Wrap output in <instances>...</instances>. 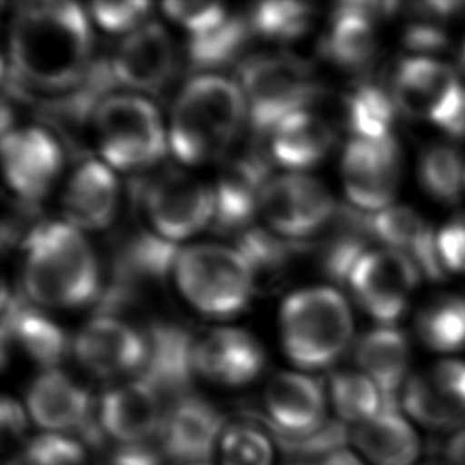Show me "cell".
Masks as SVG:
<instances>
[{
    "label": "cell",
    "mask_w": 465,
    "mask_h": 465,
    "mask_svg": "<svg viewBox=\"0 0 465 465\" xmlns=\"http://www.w3.org/2000/svg\"><path fill=\"white\" fill-rule=\"evenodd\" d=\"M409 340L394 326H378L359 340L356 362L381 391L386 403H397L410 373Z\"/></svg>",
    "instance_id": "4316f807"
},
{
    "label": "cell",
    "mask_w": 465,
    "mask_h": 465,
    "mask_svg": "<svg viewBox=\"0 0 465 465\" xmlns=\"http://www.w3.org/2000/svg\"><path fill=\"white\" fill-rule=\"evenodd\" d=\"M259 210L269 226L284 237L313 235L337 213L327 189L302 173L271 178L261 194Z\"/></svg>",
    "instance_id": "4fadbf2b"
},
{
    "label": "cell",
    "mask_w": 465,
    "mask_h": 465,
    "mask_svg": "<svg viewBox=\"0 0 465 465\" xmlns=\"http://www.w3.org/2000/svg\"><path fill=\"white\" fill-rule=\"evenodd\" d=\"M267 183L269 169L259 153H245L232 159L214 191V220L226 229L243 226L259 208L261 194Z\"/></svg>",
    "instance_id": "83f0119b"
},
{
    "label": "cell",
    "mask_w": 465,
    "mask_h": 465,
    "mask_svg": "<svg viewBox=\"0 0 465 465\" xmlns=\"http://www.w3.org/2000/svg\"><path fill=\"white\" fill-rule=\"evenodd\" d=\"M10 57L16 76L38 89H69L89 72L91 29L72 2H31L13 16Z\"/></svg>",
    "instance_id": "6da1fadb"
},
{
    "label": "cell",
    "mask_w": 465,
    "mask_h": 465,
    "mask_svg": "<svg viewBox=\"0 0 465 465\" xmlns=\"http://www.w3.org/2000/svg\"><path fill=\"white\" fill-rule=\"evenodd\" d=\"M288 358L301 369H326L339 361L352 339V316L345 299L326 286L288 297L280 314Z\"/></svg>",
    "instance_id": "277c9868"
},
{
    "label": "cell",
    "mask_w": 465,
    "mask_h": 465,
    "mask_svg": "<svg viewBox=\"0 0 465 465\" xmlns=\"http://www.w3.org/2000/svg\"><path fill=\"white\" fill-rule=\"evenodd\" d=\"M448 465H465V426L454 430L445 445Z\"/></svg>",
    "instance_id": "7dc6e473"
},
{
    "label": "cell",
    "mask_w": 465,
    "mask_h": 465,
    "mask_svg": "<svg viewBox=\"0 0 465 465\" xmlns=\"http://www.w3.org/2000/svg\"><path fill=\"white\" fill-rule=\"evenodd\" d=\"M224 418L201 397L186 396L167 409L159 429L165 458L178 464L210 460Z\"/></svg>",
    "instance_id": "d6986e66"
},
{
    "label": "cell",
    "mask_w": 465,
    "mask_h": 465,
    "mask_svg": "<svg viewBox=\"0 0 465 465\" xmlns=\"http://www.w3.org/2000/svg\"><path fill=\"white\" fill-rule=\"evenodd\" d=\"M2 161L10 188L25 201H37L56 182L63 152L44 129L21 127L4 133Z\"/></svg>",
    "instance_id": "9a60e30c"
},
{
    "label": "cell",
    "mask_w": 465,
    "mask_h": 465,
    "mask_svg": "<svg viewBox=\"0 0 465 465\" xmlns=\"http://www.w3.org/2000/svg\"><path fill=\"white\" fill-rule=\"evenodd\" d=\"M143 202L157 235L172 243L195 235L216 213L214 191L180 170H167L153 178Z\"/></svg>",
    "instance_id": "9c48e42d"
},
{
    "label": "cell",
    "mask_w": 465,
    "mask_h": 465,
    "mask_svg": "<svg viewBox=\"0 0 465 465\" xmlns=\"http://www.w3.org/2000/svg\"><path fill=\"white\" fill-rule=\"evenodd\" d=\"M441 131L447 134L450 139H465V75L460 102H458V105L454 108L453 114H451L450 120L447 121V124L441 127Z\"/></svg>",
    "instance_id": "bcb514c9"
},
{
    "label": "cell",
    "mask_w": 465,
    "mask_h": 465,
    "mask_svg": "<svg viewBox=\"0 0 465 465\" xmlns=\"http://www.w3.org/2000/svg\"><path fill=\"white\" fill-rule=\"evenodd\" d=\"M104 465H163V462L145 445H123L108 456Z\"/></svg>",
    "instance_id": "f6af8a7d"
},
{
    "label": "cell",
    "mask_w": 465,
    "mask_h": 465,
    "mask_svg": "<svg viewBox=\"0 0 465 465\" xmlns=\"http://www.w3.org/2000/svg\"><path fill=\"white\" fill-rule=\"evenodd\" d=\"M148 356L139 378L156 391L163 402L186 397L194 381L195 341L186 331L157 324L146 337Z\"/></svg>",
    "instance_id": "44dd1931"
},
{
    "label": "cell",
    "mask_w": 465,
    "mask_h": 465,
    "mask_svg": "<svg viewBox=\"0 0 465 465\" xmlns=\"http://www.w3.org/2000/svg\"><path fill=\"white\" fill-rule=\"evenodd\" d=\"M148 8V2H95L91 4V15L105 31L133 32L143 25Z\"/></svg>",
    "instance_id": "b9f144b4"
},
{
    "label": "cell",
    "mask_w": 465,
    "mask_h": 465,
    "mask_svg": "<svg viewBox=\"0 0 465 465\" xmlns=\"http://www.w3.org/2000/svg\"><path fill=\"white\" fill-rule=\"evenodd\" d=\"M329 226L321 254L322 267L335 282L348 283L352 269L371 252L369 246L375 240L371 216L361 213L358 208H337Z\"/></svg>",
    "instance_id": "4dcf8cb0"
},
{
    "label": "cell",
    "mask_w": 465,
    "mask_h": 465,
    "mask_svg": "<svg viewBox=\"0 0 465 465\" xmlns=\"http://www.w3.org/2000/svg\"><path fill=\"white\" fill-rule=\"evenodd\" d=\"M175 280L183 296L208 316L227 318L245 309L254 290V272L237 248L195 245L178 252Z\"/></svg>",
    "instance_id": "5b68a950"
},
{
    "label": "cell",
    "mask_w": 465,
    "mask_h": 465,
    "mask_svg": "<svg viewBox=\"0 0 465 465\" xmlns=\"http://www.w3.org/2000/svg\"><path fill=\"white\" fill-rule=\"evenodd\" d=\"M16 341L29 358L38 365L53 369L69 351V341L63 329L45 314L27 307L25 303H8L4 297V324L2 343L5 350L8 343Z\"/></svg>",
    "instance_id": "f1b7e54d"
},
{
    "label": "cell",
    "mask_w": 465,
    "mask_h": 465,
    "mask_svg": "<svg viewBox=\"0 0 465 465\" xmlns=\"http://www.w3.org/2000/svg\"><path fill=\"white\" fill-rule=\"evenodd\" d=\"M224 465H271L272 447L267 437L252 426L235 424L221 443Z\"/></svg>",
    "instance_id": "ab89813d"
},
{
    "label": "cell",
    "mask_w": 465,
    "mask_h": 465,
    "mask_svg": "<svg viewBox=\"0 0 465 465\" xmlns=\"http://www.w3.org/2000/svg\"><path fill=\"white\" fill-rule=\"evenodd\" d=\"M396 4H343L333 13L324 51L341 69L364 70L378 53V19L396 12Z\"/></svg>",
    "instance_id": "cb8c5ba5"
},
{
    "label": "cell",
    "mask_w": 465,
    "mask_h": 465,
    "mask_svg": "<svg viewBox=\"0 0 465 465\" xmlns=\"http://www.w3.org/2000/svg\"><path fill=\"white\" fill-rule=\"evenodd\" d=\"M351 441L371 465H418L421 439L399 403H384L369 421L351 429Z\"/></svg>",
    "instance_id": "d4e9b609"
},
{
    "label": "cell",
    "mask_w": 465,
    "mask_h": 465,
    "mask_svg": "<svg viewBox=\"0 0 465 465\" xmlns=\"http://www.w3.org/2000/svg\"><path fill=\"white\" fill-rule=\"evenodd\" d=\"M118 183L108 165L86 161L76 167L64 191V216L78 231H97L114 220Z\"/></svg>",
    "instance_id": "484cf974"
},
{
    "label": "cell",
    "mask_w": 465,
    "mask_h": 465,
    "mask_svg": "<svg viewBox=\"0 0 465 465\" xmlns=\"http://www.w3.org/2000/svg\"><path fill=\"white\" fill-rule=\"evenodd\" d=\"M415 329L422 345L440 354L465 348V297L439 294L416 314Z\"/></svg>",
    "instance_id": "d6a6232c"
},
{
    "label": "cell",
    "mask_w": 465,
    "mask_h": 465,
    "mask_svg": "<svg viewBox=\"0 0 465 465\" xmlns=\"http://www.w3.org/2000/svg\"><path fill=\"white\" fill-rule=\"evenodd\" d=\"M312 8L299 2H264L252 8L254 31L272 40H294L307 31Z\"/></svg>",
    "instance_id": "74e56055"
},
{
    "label": "cell",
    "mask_w": 465,
    "mask_h": 465,
    "mask_svg": "<svg viewBox=\"0 0 465 465\" xmlns=\"http://www.w3.org/2000/svg\"><path fill=\"white\" fill-rule=\"evenodd\" d=\"M163 10L175 23L183 25L191 37L212 31L229 18L220 4L207 2H167L163 4Z\"/></svg>",
    "instance_id": "60d3db41"
},
{
    "label": "cell",
    "mask_w": 465,
    "mask_h": 465,
    "mask_svg": "<svg viewBox=\"0 0 465 465\" xmlns=\"http://www.w3.org/2000/svg\"><path fill=\"white\" fill-rule=\"evenodd\" d=\"M401 407L411 421L430 430L454 432L465 426V361L441 359L411 373Z\"/></svg>",
    "instance_id": "7c38bea8"
},
{
    "label": "cell",
    "mask_w": 465,
    "mask_h": 465,
    "mask_svg": "<svg viewBox=\"0 0 465 465\" xmlns=\"http://www.w3.org/2000/svg\"><path fill=\"white\" fill-rule=\"evenodd\" d=\"M76 358L99 378L126 377L142 371L148 356L145 337L114 316L89 321L75 340Z\"/></svg>",
    "instance_id": "e0dca14e"
},
{
    "label": "cell",
    "mask_w": 465,
    "mask_h": 465,
    "mask_svg": "<svg viewBox=\"0 0 465 465\" xmlns=\"http://www.w3.org/2000/svg\"><path fill=\"white\" fill-rule=\"evenodd\" d=\"M421 278L405 256L378 248L359 259L348 284L365 313L380 326H394L409 307Z\"/></svg>",
    "instance_id": "30bf717a"
},
{
    "label": "cell",
    "mask_w": 465,
    "mask_h": 465,
    "mask_svg": "<svg viewBox=\"0 0 465 465\" xmlns=\"http://www.w3.org/2000/svg\"><path fill=\"white\" fill-rule=\"evenodd\" d=\"M296 465H305V464H296Z\"/></svg>",
    "instance_id": "816d5d0a"
},
{
    "label": "cell",
    "mask_w": 465,
    "mask_h": 465,
    "mask_svg": "<svg viewBox=\"0 0 465 465\" xmlns=\"http://www.w3.org/2000/svg\"><path fill=\"white\" fill-rule=\"evenodd\" d=\"M175 65V46L169 32L152 21L129 32L110 64L116 83L150 94L169 84Z\"/></svg>",
    "instance_id": "ac0fdd59"
},
{
    "label": "cell",
    "mask_w": 465,
    "mask_h": 465,
    "mask_svg": "<svg viewBox=\"0 0 465 465\" xmlns=\"http://www.w3.org/2000/svg\"><path fill=\"white\" fill-rule=\"evenodd\" d=\"M346 126L354 134V139H386L394 137L396 102L391 86L381 83L362 82L346 95L343 104Z\"/></svg>",
    "instance_id": "1f68e13d"
},
{
    "label": "cell",
    "mask_w": 465,
    "mask_h": 465,
    "mask_svg": "<svg viewBox=\"0 0 465 465\" xmlns=\"http://www.w3.org/2000/svg\"><path fill=\"white\" fill-rule=\"evenodd\" d=\"M252 25L243 19L229 18L212 31L194 35L189 42V61L195 70L214 69L239 56L250 35Z\"/></svg>",
    "instance_id": "8d00e7d4"
},
{
    "label": "cell",
    "mask_w": 465,
    "mask_h": 465,
    "mask_svg": "<svg viewBox=\"0 0 465 465\" xmlns=\"http://www.w3.org/2000/svg\"><path fill=\"white\" fill-rule=\"evenodd\" d=\"M240 75L248 116L259 133H273L288 116L307 110L316 97L309 70L294 57H252L242 65Z\"/></svg>",
    "instance_id": "52a82bcc"
},
{
    "label": "cell",
    "mask_w": 465,
    "mask_h": 465,
    "mask_svg": "<svg viewBox=\"0 0 465 465\" xmlns=\"http://www.w3.org/2000/svg\"><path fill=\"white\" fill-rule=\"evenodd\" d=\"M329 394L340 421L352 424V428L369 421L386 403L377 384L362 371H339L332 375Z\"/></svg>",
    "instance_id": "d590c367"
},
{
    "label": "cell",
    "mask_w": 465,
    "mask_h": 465,
    "mask_svg": "<svg viewBox=\"0 0 465 465\" xmlns=\"http://www.w3.org/2000/svg\"><path fill=\"white\" fill-rule=\"evenodd\" d=\"M335 134L320 114L302 110L273 129L272 156L288 169H309L331 152Z\"/></svg>",
    "instance_id": "f546056e"
},
{
    "label": "cell",
    "mask_w": 465,
    "mask_h": 465,
    "mask_svg": "<svg viewBox=\"0 0 465 465\" xmlns=\"http://www.w3.org/2000/svg\"><path fill=\"white\" fill-rule=\"evenodd\" d=\"M422 191L443 205H454L465 193L464 154L450 142L430 143L418 159Z\"/></svg>",
    "instance_id": "836d02e7"
},
{
    "label": "cell",
    "mask_w": 465,
    "mask_h": 465,
    "mask_svg": "<svg viewBox=\"0 0 465 465\" xmlns=\"http://www.w3.org/2000/svg\"><path fill=\"white\" fill-rule=\"evenodd\" d=\"M163 401L150 384L137 378L105 392L97 405L104 434L123 445H142L159 434L163 424Z\"/></svg>",
    "instance_id": "ffe728a7"
},
{
    "label": "cell",
    "mask_w": 465,
    "mask_h": 465,
    "mask_svg": "<svg viewBox=\"0 0 465 465\" xmlns=\"http://www.w3.org/2000/svg\"><path fill=\"white\" fill-rule=\"evenodd\" d=\"M465 4L428 2L407 13L402 40L413 56L435 57L450 44L448 23L462 13Z\"/></svg>",
    "instance_id": "e575fe53"
},
{
    "label": "cell",
    "mask_w": 465,
    "mask_h": 465,
    "mask_svg": "<svg viewBox=\"0 0 465 465\" xmlns=\"http://www.w3.org/2000/svg\"><path fill=\"white\" fill-rule=\"evenodd\" d=\"M83 443L64 434L40 435L29 441L6 465H84Z\"/></svg>",
    "instance_id": "f35d334b"
},
{
    "label": "cell",
    "mask_w": 465,
    "mask_h": 465,
    "mask_svg": "<svg viewBox=\"0 0 465 465\" xmlns=\"http://www.w3.org/2000/svg\"><path fill=\"white\" fill-rule=\"evenodd\" d=\"M314 465H365V462L359 458L358 454L341 448L339 451H333L326 458L318 460Z\"/></svg>",
    "instance_id": "c3c4849f"
},
{
    "label": "cell",
    "mask_w": 465,
    "mask_h": 465,
    "mask_svg": "<svg viewBox=\"0 0 465 465\" xmlns=\"http://www.w3.org/2000/svg\"><path fill=\"white\" fill-rule=\"evenodd\" d=\"M94 134L114 169H143L165 153L163 121L152 102L137 94L108 95L94 110Z\"/></svg>",
    "instance_id": "8992f818"
},
{
    "label": "cell",
    "mask_w": 465,
    "mask_h": 465,
    "mask_svg": "<svg viewBox=\"0 0 465 465\" xmlns=\"http://www.w3.org/2000/svg\"><path fill=\"white\" fill-rule=\"evenodd\" d=\"M375 240L383 248L402 254L415 265L422 278L441 282L447 269L441 264L439 242L434 229L413 208L391 205L371 216Z\"/></svg>",
    "instance_id": "7402d4cb"
},
{
    "label": "cell",
    "mask_w": 465,
    "mask_h": 465,
    "mask_svg": "<svg viewBox=\"0 0 465 465\" xmlns=\"http://www.w3.org/2000/svg\"><path fill=\"white\" fill-rule=\"evenodd\" d=\"M25 286L32 301L75 309L91 302L99 290L94 254L76 227L51 223L25 240Z\"/></svg>",
    "instance_id": "3957f363"
},
{
    "label": "cell",
    "mask_w": 465,
    "mask_h": 465,
    "mask_svg": "<svg viewBox=\"0 0 465 465\" xmlns=\"http://www.w3.org/2000/svg\"><path fill=\"white\" fill-rule=\"evenodd\" d=\"M420 465H448L447 462L445 464H441V462H428V464H420Z\"/></svg>",
    "instance_id": "f907efd6"
},
{
    "label": "cell",
    "mask_w": 465,
    "mask_h": 465,
    "mask_svg": "<svg viewBox=\"0 0 465 465\" xmlns=\"http://www.w3.org/2000/svg\"><path fill=\"white\" fill-rule=\"evenodd\" d=\"M460 56H462L465 63V29L462 32V38H460Z\"/></svg>",
    "instance_id": "681fc988"
},
{
    "label": "cell",
    "mask_w": 465,
    "mask_h": 465,
    "mask_svg": "<svg viewBox=\"0 0 465 465\" xmlns=\"http://www.w3.org/2000/svg\"><path fill=\"white\" fill-rule=\"evenodd\" d=\"M27 407L32 420L46 430H72L93 447L104 441L97 405L88 391L63 371L51 369L35 378L27 392Z\"/></svg>",
    "instance_id": "5bb4252c"
},
{
    "label": "cell",
    "mask_w": 465,
    "mask_h": 465,
    "mask_svg": "<svg viewBox=\"0 0 465 465\" xmlns=\"http://www.w3.org/2000/svg\"><path fill=\"white\" fill-rule=\"evenodd\" d=\"M246 114L240 84L218 75L197 76L172 108L170 146L183 163L212 161L231 148Z\"/></svg>",
    "instance_id": "7a4b0ae2"
},
{
    "label": "cell",
    "mask_w": 465,
    "mask_h": 465,
    "mask_svg": "<svg viewBox=\"0 0 465 465\" xmlns=\"http://www.w3.org/2000/svg\"><path fill=\"white\" fill-rule=\"evenodd\" d=\"M462 84L464 74L440 59L410 56L394 72L391 93L399 114L441 129L460 102Z\"/></svg>",
    "instance_id": "ba28073f"
},
{
    "label": "cell",
    "mask_w": 465,
    "mask_h": 465,
    "mask_svg": "<svg viewBox=\"0 0 465 465\" xmlns=\"http://www.w3.org/2000/svg\"><path fill=\"white\" fill-rule=\"evenodd\" d=\"M194 359L197 373L233 388L252 383L265 364L256 339L240 329H214L195 341Z\"/></svg>",
    "instance_id": "603a6c76"
},
{
    "label": "cell",
    "mask_w": 465,
    "mask_h": 465,
    "mask_svg": "<svg viewBox=\"0 0 465 465\" xmlns=\"http://www.w3.org/2000/svg\"><path fill=\"white\" fill-rule=\"evenodd\" d=\"M441 264L447 272L465 275V212L456 214L437 233Z\"/></svg>",
    "instance_id": "7bdbcfd3"
},
{
    "label": "cell",
    "mask_w": 465,
    "mask_h": 465,
    "mask_svg": "<svg viewBox=\"0 0 465 465\" xmlns=\"http://www.w3.org/2000/svg\"><path fill=\"white\" fill-rule=\"evenodd\" d=\"M265 413L250 411L271 432L307 437L326 424V392L322 383L301 373H280L264 397Z\"/></svg>",
    "instance_id": "2e32d148"
},
{
    "label": "cell",
    "mask_w": 465,
    "mask_h": 465,
    "mask_svg": "<svg viewBox=\"0 0 465 465\" xmlns=\"http://www.w3.org/2000/svg\"><path fill=\"white\" fill-rule=\"evenodd\" d=\"M0 422H2V439H4V441L18 440L25 435V428H27V418H25V410L10 397H5L4 402H2Z\"/></svg>",
    "instance_id": "ee69618b"
},
{
    "label": "cell",
    "mask_w": 465,
    "mask_h": 465,
    "mask_svg": "<svg viewBox=\"0 0 465 465\" xmlns=\"http://www.w3.org/2000/svg\"><path fill=\"white\" fill-rule=\"evenodd\" d=\"M402 178L401 148L394 137L352 139L341 159L346 195L361 212L378 213L394 205Z\"/></svg>",
    "instance_id": "8fae6325"
}]
</instances>
